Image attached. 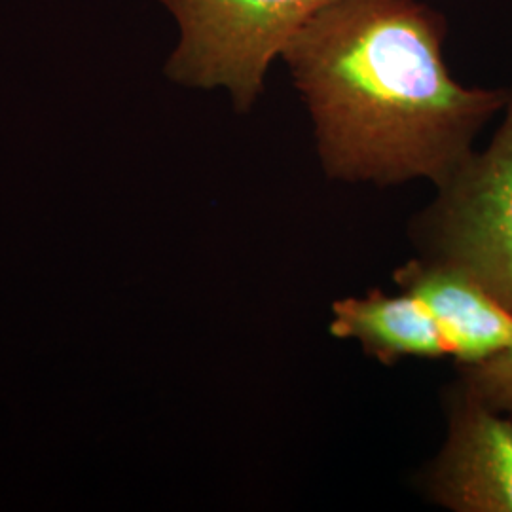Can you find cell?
<instances>
[{"mask_svg": "<svg viewBox=\"0 0 512 512\" xmlns=\"http://www.w3.org/2000/svg\"><path fill=\"white\" fill-rule=\"evenodd\" d=\"M492 143L439 186L418 219L427 258L448 262L512 310V86Z\"/></svg>", "mask_w": 512, "mask_h": 512, "instance_id": "obj_3", "label": "cell"}, {"mask_svg": "<svg viewBox=\"0 0 512 512\" xmlns=\"http://www.w3.org/2000/svg\"><path fill=\"white\" fill-rule=\"evenodd\" d=\"M179 25L165 61L171 82L230 93L249 112L264 93L266 74L294 33L329 0H160Z\"/></svg>", "mask_w": 512, "mask_h": 512, "instance_id": "obj_2", "label": "cell"}, {"mask_svg": "<svg viewBox=\"0 0 512 512\" xmlns=\"http://www.w3.org/2000/svg\"><path fill=\"white\" fill-rule=\"evenodd\" d=\"M429 492L452 511L512 512V418L459 387Z\"/></svg>", "mask_w": 512, "mask_h": 512, "instance_id": "obj_4", "label": "cell"}, {"mask_svg": "<svg viewBox=\"0 0 512 512\" xmlns=\"http://www.w3.org/2000/svg\"><path fill=\"white\" fill-rule=\"evenodd\" d=\"M393 279L433 313L459 366L512 348V310L456 266L425 256L401 266Z\"/></svg>", "mask_w": 512, "mask_h": 512, "instance_id": "obj_5", "label": "cell"}, {"mask_svg": "<svg viewBox=\"0 0 512 512\" xmlns=\"http://www.w3.org/2000/svg\"><path fill=\"white\" fill-rule=\"evenodd\" d=\"M446 18L420 0H329L281 59L310 110L325 173L378 186L446 183L507 103L444 59Z\"/></svg>", "mask_w": 512, "mask_h": 512, "instance_id": "obj_1", "label": "cell"}, {"mask_svg": "<svg viewBox=\"0 0 512 512\" xmlns=\"http://www.w3.org/2000/svg\"><path fill=\"white\" fill-rule=\"evenodd\" d=\"M461 387L488 408L512 418V348L482 363L461 366Z\"/></svg>", "mask_w": 512, "mask_h": 512, "instance_id": "obj_7", "label": "cell"}, {"mask_svg": "<svg viewBox=\"0 0 512 512\" xmlns=\"http://www.w3.org/2000/svg\"><path fill=\"white\" fill-rule=\"evenodd\" d=\"M330 332L357 340L366 355L391 366L404 357L440 359L450 346L433 313L416 296L372 291L363 298H346L332 306Z\"/></svg>", "mask_w": 512, "mask_h": 512, "instance_id": "obj_6", "label": "cell"}]
</instances>
